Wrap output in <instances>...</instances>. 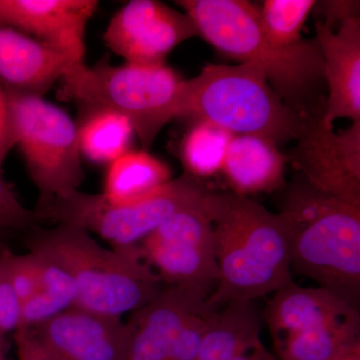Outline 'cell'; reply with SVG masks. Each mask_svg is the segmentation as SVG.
<instances>
[{
    "instance_id": "e575fe53",
    "label": "cell",
    "mask_w": 360,
    "mask_h": 360,
    "mask_svg": "<svg viewBox=\"0 0 360 360\" xmlns=\"http://www.w3.org/2000/svg\"><path fill=\"white\" fill-rule=\"evenodd\" d=\"M4 250V248H2V238H0V251Z\"/></svg>"
},
{
    "instance_id": "5bb4252c",
    "label": "cell",
    "mask_w": 360,
    "mask_h": 360,
    "mask_svg": "<svg viewBox=\"0 0 360 360\" xmlns=\"http://www.w3.org/2000/svg\"><path fill=\"white\" fill-rule=\"evenodd\" d=\"M96 0H0V26L66 52L85 63V32Z\"/></svg>"
},
{
    "instance_id": "7a4b0ae2",
    "label": "cell",
    "mask_w": 360,
    "mask_h": 360,
    "mask_svg": "<svg viewBox=\"0 0 360 360\" xmlns=\"http://www.w3.org/2000/svg\"><path fill=\"white\" fill-rule=\"evenodd\" d=\"M203 37L239 63L262 68L286 105L300 115L323 110L315 89L324 80L323 59L315 39L300 49H283L265 34L259 6L246 0H179Z\"/></svg>"
},
{
    "instance_id": "4dcf8cb0",
    "label": "cell",
    "mask_w": 360,
    "mask_h": 360,
    "mask_svg": "<svg viewBox=\"0 0 360 360\" xmlns=\"http://www.w3.org/2000/svg\"><path fill=\"white\" fill-rule=\"evenodd\" d=\"M316 6H321L322 13L326 16V20L322 22L333 30L336 22L340 25L348 18H359V1H322L321 4L317 2Z\"/></svg>"
},
{
    "instance_id": "f1b7e54d",
    "label": "cell",
    "mask_w": 360,
    "mask_h": 360,
    "mask_svg": "<svg viewBox=\"0 0 360 360\" xmlns=\"http://www.w3.org/2000/svg\"><path fill=\"white\" fill-rule=\"evenodd\" d=\"M14 148H15V141H14L8 97H7L6 89L0 84V169L7 155Z\"/></svg>"
},
{
    "instance_id": "ffe728a7",
    "label": "cell",
    "mask_w": 360,
    "mask_h": 360,
    "mask_svg": "<svg viewBox=\"0 0 360 360\" xmlns=\"http://www.w3.org/2000/svg\"><path fill=\"white\" fill-rule=\"evenodd\" d=\"M281 360H338L360 347L359 312L274 342Z\"/></svg>"
},
{
    "instance_id": "30bf717a",
    "label": "cell",
    "mask_w": 360,
    "mask_h": 360,
    "mask_svg": "<svg viewBox=\"0 0 360 360\" xmlns=\"http://www.w3.org/2000/svg\"><path fill=\"white\" fill-rule=\"evenodd\" d=\"M323 111L305 116L288 162L314 188L360 206V122L335 132L322 122Z\"/></svg>"
},
{
    "instance_id": "d6a6232c",
    "label": "cell",
    "mask_w": 360,
    "mask_h": 360,
    "mask_svg": "<svg viewBox=\"0 0 360 360\" xmlns=\"http://www.w3.org/2000/svg\"><path fill=\"white\" fill-rule=\"evenodd\" d=\"M338 360H360V347L356 348L354 352H350Z\"/></svg>"
},
{
    "instance_id": "836d02e7",
    "label": "cell",
    "mask_w": 360,
    "mask_h": 360,
    "mask_svg": "<svg viewBox=\"0 0 360 360\" xmlns=\"http://www.w3.org/2000/svg\"><path fill=\"white\" fill-rule=\"evenodd\" d=\"M0 360H7L6 356V350H4V338H0Z\"/></svg>"
},
{
    "instance_id": "4fadbf2b",
    "label": "cell",
    "mask_w": 360,
    "mask_h": 360,
    "mask_svg": "<svg viewBox=\"0 0 360 360\" xmlns=\"http://www.w3.org/2000/svg\"><path fill=\"white\" fill-rule=\"evenodd\" d=\"M207 296L165 285L155 300L136 310L125 360H193L194 354L179 336L187 317L206 309Z\"/></svg>"
},
{
    "instance_id": "603a6c76",
    "label": "cell",
    "mask_w": 360,
    "mask_h": 360,
    "mask_svg": "<svg viewBox=\"0 0 360 360\" xmlns=\"http://www.w3.org/2000/svg\"><path fill=\"white\" fill-rule=\"evenodd\" d=\"M232 137L233 135L212 123L194 122L180 146L186 174L200 179L221 172Z\"/></svg>"
},
{
    "instance_id": "3957f363",
    "label": "cell",
    "mask_w": 360,
    "mask_h": 360,
    "mask_svg": "<svg viewBox=\"0 0 360 360\" xmlns=\"http://www.w3.org/2000/svg\"><path fill=\"white\" fill-rule=\"evenodd\" d=\"M26 245L30 252L60 265L75 279V307L120 317L146 307L165 288L139 245L108 250L89 231L65 224L33 227Z\"/></svg>"
},
{
    "instance_id": "7402d4cb",
    "label": "cell",
    "mask_w": 360,
    "mask_h": 360,
    "mask_svg": "<svg viewBox=\"0 0 360 360\" xmlns=\"http://www.w3.org/2000/svg\"><path fill=\"white\" fill-rule=\"evenodd\" d=\"M77 124L82 155L92 162L108 165L129 150L134 129L125 116L105 108H85Z\"/></svg>"
},
{
    "instance_id": "9c48e42d",
    "label": "cell",
    "mask_w": 360,
    "mask_h": 360,
    "mask_svg": "<svg viewBox=\"0 0 360 360\" xmlns=\"http://www.w3.org/2000/svg\"><path fill=\"white\" fill-rule=\"evenodd\" d=\"M206 198L170 215L139 248L163 283L210 297L219 283V267Z\"/></svg>"
},
{
    "instance_id": "8fae6325",
    "label": "cell",
    "mask_w": 360,
    "mask_h": 360,
    "mask_svg": "<svg viewBox=\"0 0 360 360\" xmlns=\"http://www.w3.org/2000/svg\"><path fill=\"white\" fill-rule=\"evenodd\" d=\"M194 37L200 34L187 14L158 0H132L111 18L103 40L127 63L158 65Z\"/></svg>"
},
{
    "instance_id": "52a82bcc",
    "label": "cell",
    "mask_w": 360,
    "mask_h": 360,
    "mask_svg": "<svg viewBox=\"0 0 360 360\" xmlns=\"http://www.w3.org/2000/svg\"><path fill=\"white\" fill-rule=\"evenodd\" d=\"M6 91L15 146L39 193L37 210L78 191L84 172L77 123L42 96Z\"/></svg>"
},
{
    "instance_id": "f546056e",
    "label": "cell",
    "mask_w": 360,
    "mask_h": 360,
    "mask_svg": "<svg viewBox=\"0 0 360 360\" xmlns=\"http://www.w3.org/2000/svg\"><path fill=\"white\" fill-rule=\"evenodd\" d=\"M18 360H54L32 329H18L14 336Z\"/></svg>"
},
{
    "instance_id": "cb8c5ba5",
    "label": "cell",
    "mask_w": 360,
    "mask_h": 360,
    "mask_svg": "<svg viewBox=\"0 0 360 360\" xmlns=\"http://www.w3.org/2000/svg\"><path fill=\"white\" fill-rule=\"evenodd\" d=\"M314 0H266L259 6L265 34L283 49H300L312 39H303L302 30L314 11Z\"/></svg>"
},
{
    "instance_id": "4316f807",
    "label": "cell",
    "mask_w": 360,
    "mask_h": 360,
    "mask_svg": "<svg viewBox=\"0 0 360 360\" xmlns=\"http://www.w3.org/2000/svg\"><path fill=\"white\" fill-rule=\"evenodd\" d=\"M11 251H0V338L20 328L21 303L9 276V258Z\"/></svg>"
},
{
    "instance_id": "6da1fadb",
    "label": "cell",
    "mask_w": 360,
    "mask_h": 360,
    "mask_svg": "<svg viewBox=\"0 0 360 360\" xmlns=\"http://www.w3.org/2000/svg\"><path fill=\"white\" fill-rule=\"evenodd\" d=\"M206 203L219 267V283L206 302L208 309L253 302L295 283L290 229L281 213L233 193L210 191Z\"/></svg>"
},
{
    "instance_id": "d6986e66",
    "label": "cell",
    "mask_w": 360,
    "mask_h": 360,
    "mask_svg": "<svg viewBox=\"0 0 360 360\" xmlns=\"http://www.w3.org/2000/svg\"><path fill=\"white\" fill-rule=\"evenodd\" d=\"M262 343L260 317L252 302L213 309L193 360H232Z\"/></svg>"
},
{
    "instance_id": "ba28073f",
    "label": "cell",
    "mask_w": 360,
    "mask_h": 360,
    "mask_svg": "<svg viewBox=\"0 0 360 360\" xmlns=\"http://www.w3.org/2000/svg\"><path fill=\"white\" fill-rule=\"evenodd\" d=\"M285 221L292 272L359 310L360 206L333 198L309 219Z\"/></svg>"
},
{
    "instance_id": "7c38bea8",
    "label": "cell",
    "mask_w": 360,
    "mask_h": 360,
    "mask_svg": "<svg viewBox=\"0 0 360 360\" xmlns=\"http://www.w3.org/2000/svg\"><path fill=\"white\" fill-rule=\"evenodd\" d=\"M32 330L54 360H125L132 326L120 317L71 307Z\"/></svg>"
},
{
    "instance_id": "44dd1931",
    "label": "cell",
    "mask_w": 360,
    "mask_h": 360,
    "mask_svg": "<svg viewBox=\"0 0 360 360\" xmlns=\"http://www.w3.org/2000/svg\"><path fill=\"white\" fill-rule=\"evenodd\" d=\"M172 179L165 162L146 151L129 150L108 165L103 194L112 203L134 202Z\"/></svg>"
},
{
    "instance_id": "83f0119b",
    "label": "cell",
    "mask_w": 360,
    "mask_h": 360,
    "mask_svg": "<svg viewBox=\"0 0 360 360\" xmlns=\"http://www.w3.org/2000/svg\"><path fill=\"white\" fill-rule=\"evenodd\" d=\"M9 276L21 303L37 295L40 290L39 271L32 252L9 258Z\"/></svg>"
},
{
    "instance_id": "ac0fdd59",
    "label": "cell",
    "mask_w": 360,
    "mask_h": 360,
    "mask_svg": "<svg viewBox=\"0 0 360 360\" xmlns=\"http://www.w3.org/2000/svg\"><path fill=\"white\" fill-rule=\"evenodd\" d=\"M288 156L277 144L257 135H233L221 172L238 195L271 193L284 184Z\"/></svg>"
},
{
    "instance_id": "484cf974",
    "label": "cell",
    "mask_w": 360,
    "mask_h": 360,
    "mask_svg": "<svg viewBox=\"0 0 360 360\" xmlns=\"http://www.w3.org/2000/svg\"><path fill=\"white\" fill-rule=\"evenodd\" d=\"M37 222L34 212L22 205L13 184L0 169V238L9 231L32 229Z\"/></svg>"
},
{
    "instance_id": "e0dca14e",
    "label": "cell",
    "mask_w": 360,
    "mask_h": 360,
    "mask_svg": "<svg viewBox=\"0 0 360 360\" xmlns=\"http://www.w3.org/2000/svg\"><path fill=\"white\" fill-rule=\"evenodd\" d=\"M359 312L324 288H302L295 283L276 291L264 317L274 342Z\"/></svg>"
},
{
    "instance_id": "8992f818",
    "label": "cell",
    "mask_w": 360,
    "mask_h": 360,
    "mask_svg": "<svg viewBox=\"0 0 360 360\" xmlns=\"http://www.w3.org/2000/svg\"><path fill=\"white\" fill-rule=\"evenodd\" d=\"M210 191L200 179L184 174L134 202L112 203L103 193L78 189L54 198L34 213L39 222L79 227L122 248L139 245L170 215L200 205Z\"/></svg>"
},
{
    "instance_id": "5b68a950",
    "label": "cell",
    "mask_w": 360,
    "mask_h": 360,
    "mask_svg": "<svg viewBox=\"0 0 360 360\" xmlns=\"http://www.w3.org/2000/svg\"><path fill=\"white\" fill-rule=\"evenodd\" d=\"M184 82L165 63L112 65L101 59L92 66H72L60 79L59 96L84 108H105L125 116L142 146L149 148L177 117Z\"/></svg>"
},
{
    "instance_id": "1f68e13d",
    "label": "cell",
    "mask_w": 360,
    "mask_h": 360,
    "mask_svg": "<svg viewBox=\"0 0 360 360\" xmlns=\"http://www.w3.org/2000/svg\"><path fill=\"white\" fill-rule=\"evenodd\" d=\"M232 360H276L262 342Z\"/></svg>"
},
{
    "instance_id": "9a60e30c",
    "label": "cell",
    "mask_w": 360,
    "mask_h": 360,
    "mask_svg": "<svg viewBox=\"0 0 360 360\" xmlns=\"http://www.w3.org/2000/svg\"><path fill=\"white\" fill-rule=\"evenodd\" d=\"M315 33L329 89L322 122L328 129L340 118L360 122L359 18H347L338 30L317 20Z\"/></svg>"
},
{
    "instance_id": "d4e9b609",
    "label": "cell",
    "mask_w": 360,
    "mask_h": 360,
    "mask_svg": "<svg viewBox=\"0 0 360 360\" xmlns=\"http://www.w3.org/2000/svg\"><path fill=\"white\" fill-rule=\"evenodd\" d=\"M32 253L39 267L40 292L51 298L63 310L75 307L78 297L77 284L75 279L60 265L37 253Z\"/></svg>"
},
{
    "instance_id": "277c9868",
    "label": "cell",
    "mask_w": 360,
    "mask_h": 360,
    "mask_svg": "<svg viewBox=\"0 0 360 360\" xmlns=\"http://www.w3.org/2000/svg\"><path fill=\"white\" fill-rule=\"evenodd\" d=\"M305 116L286 105L262 68L239 63L208 65L186 79L176 118L212 123L232 135H257L278 146L296 141Z\"/></svg>"
},
{
    "instance_id": "2e32d148",
    "label": "cell",
    "mask_w": 360,
    "mask_h": 360,
    "mask_svg": "<svg viewBox=\"0 0 360 360\" xmlns=\"http://www.w3.org/2000/svg\"><path fill=\"white\" fill-rule=\"evenodd\" d=\"M77 63L61 49L11 27L0 26V84L42 96Z\"/></svg>"
}]
</instances>
